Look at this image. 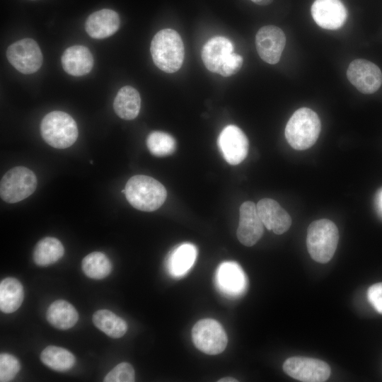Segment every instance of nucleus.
Wrapping results in <instances>:
<instances>
[{"label":"nucleus","instance_id":"f257e3e1","mask_svg":"<svg viewBox=\"0 0 382 382\" xmlns=\"http://www.w3.org/2000/svg\"><path fill=\"white\" fill-rule=\"evenodd\" d=\"M201 56L209 71L225 77L236 74L243 64V57L233 53L231 41L223 36L210 38L204 45Z\"/></svg>","mask_w":382,"mask_h":382},{"label":"nucleus","instance_id":"f03ea898","mask_svg":"<svg viewBox=\"0 0 382 382\" xmlns=\"http://www.w3.org/2000/svg\"><path fill=\"white\" fill-rule=\"evenodd\" d=\"M150 51L156 66L166 73L178 71L183 63V42L180 35L173 29L158 31L151 40Z\"/></svg>","mask_w":382,"mask_h":382},{"label":"nucleus","instance_id":"7ed1b4c3","mask_svg":"<svg viewBox=\"0 0 382 382\" xmlns=\"http://www.w3.org/2000/svg\"><path fill=\"white\" fill-rule=\"evenodd\" d=\"M125 189V195L129 203L143 212L158 209L167 197L166 190L160 182L144 175H136L130 178Z\"/></svg>","mask_w":382,"mask_h":382},{"label":"nucleus","instance_id":"20e7f679","mask_svg":"<svg viewBox=\"0 0 382 382\" xmlns=\"http://www.w3.org/2000/svg\"><path fill=\"white\" fill-rule=\"evenodd\" d=\"M321 129L320 120L311 109L301 108L296 110L286 123L285 137L296 150H305L317 141Z\"/></svg>","mask_w":382,"mask_h":382},{"label":"nucleus","instance_id":"39448f33","mask_svg":"<svg viewBox=\"0 0 382 382\" xmlns=\"http://www.w3.org/2000/svg\"><path fill=\"white\" fill-rule=\"evenodd\" d=\"M338 241L337 227L329 219L314 221L307 229V249L311 258L318 262L326 263L332 259Z\"/></svg>","mask_w":382,"mask_h":382},{"label":"nucleus","instance_id":"423d86ee","mask_svg":"<svg viewBox=\"0 0 382 382\" xmlns=\"http://www.w3.org/2000/svg\"><path fill=\"white\" fill-rule=\"evenodd\" d=\"M40 132L43 139L56 149L71 146L77 139L78 127L74 118L62 111H52L42 120Z\"/></svg>","mask_w":382,"mask_h":382},{"label":"nucleus","instance_id":"0eeeda50","mask_svg":"<svg viewBox=\"0 0 382 382\" xmlns=\"http://www.w3.org/2000/svg\"><path fill=\"white\" fill-rule=\"evenodd\" d=\"M35 174L24 166H16L2 177L0 182V195L8 203L21 202L31 195L37 187Z\"/></svg>","mask_w":382,"mask_h":382},{"label":"nucleus","instance_id":"6e6552de","mask_svg":"<svg viewBox=\"0 0 382 382\" xmlns=\"http://www.w3.org/2000/svg\"><path fill=\"white\" fill-rule=\"evenodd\" d=\"M192 338L199 350L209 355L221 353L228 343L224 329L218 321L212 318L197 321L192 328Z\"/></svg>","mask_w":382,"mask_h":382},{"label":"nucleus","instance_id":"1a4fd4ad","mask_svg":"<svg viewBox=\"0 0 382 382\" xmlns=\"http://www.w3.org/2000/svg\"><path fill=\"white\" fill-rule=\"evenodd\" d=\"M10 64L24 74H31L41 67L42 54L37 43L31 38H23L12 43L7 49Z\"/></svg>","mask_w":382,"mask_h":382},{"label":"nucleus","instance_id":"9d476101","mask_svg":"<svg viewBox=\"0 0 382 382\" xmlns=\"http://www.w3.org/2000/svg\"><path fill=\"white\" fill-rule=\"evenodd\" d=\"M284 371L303 382L325 381L330 375V367L325 361L313 358L291 357L283 364Z\"/></svg>","mask_w":382,"mask_h":382},{"label":"nucleus","instance_id":"9b49d317","mask_svg":"<svg viewBox=\"0 0 382 382\" xmlns=\"http://www.w3.org/2000/svg\"><path fill=\"white\" fill-rule=\"evenodd\" d=\"M347 77L359 91L364 94L375 93L382 84V72L379 67L363 59H354L349 64Z\"/></svg>","mask_w":382,"mask_h":382},{"label":"nucleus","instance_id":"f8f14e48","mask_svg":"<svg viewBox=\"0 0 382 382\" xmlns=\"http://www.w3.org/2000/svg\"><path fill=\"white\" fill-rule=\"evenodd\" d=\"M218 146L228 163L238 165L247 156L249 143L246 135L239 127L230 125L221 132Z\"/></svg>","mask_w":382,"mask_h":382},{"label":"nucleus","instance_id":"ddd939ff","mask_svg":"<svg viewBox=\"0 0 382 382\" xmlns=\"http://www.w3.org/2000/svg\"><path fill=\"white\" fill-rule=\"evenodd\" d=\"M286 44L283 30L275 25L262 27L255 36V45L260 58L270 64H277Z\"/></svg>","mask_w":382,"mask_h":382},{"label":"nucleus","instance_id":"4468645a","mask_svg":"<svg viewBox=\"0 0 382 382\" xmlns=\"http://www.w3.org/2000/svg\"><path fill=\"white\" fill-rule=\"evenodd\" d=\"M239 212L237 238L243 245L253 246L260 239L264 231L257 207L254 202L247 201L241 205Z\"/></svg>","mask_w":382,"mask_h":382},{"label":"nucleus","instance_id":"2eb2a0df","mask_svg":"<svg viewBox=\"0 0 382 382\" xmlns=\"http://www.w3.org/2000/svg\"><path fill=\"white\" fill-rule=\"evenodd\" d=\"M311 11L315 22L327 30L340 28L347 16V9L340 0H315Z\"/></svg>","mask_w":382,"mask_h":382},{"label":"nucleus","instance_id":"dca6fc26","mask_svg":"<svg viewBox=\"0 0 382 382\" xmlns=\"http://www.w3.org/2000/svg\"><path fill=\"white\" fill-rule=\"evenodd\" d=\"M256 207L264 226L268 230L278 235L289 230L291 218L277 201L264 198L257 202Z\"/></svg>","mask_w":382,"mask_h":382},{"label":"nucleus","instance_id":"f3484780","mask_svg":"<svg viewBox=\"0 0 382 382\" xmlns=\"http://www.w3.org/2000/svg\"><path fill=\"white\" fill-rule=\"evenodd\" d=\"M216 281L223 293L233 296L242 294L248 285L243 270L235 262L221 263L216 271Z\"/></svg>","mask_w":382,"mask_h":382},{"label":"nucleus","instance_id":"a211bd4d","mask_svg":"<svg viewBox=\"0 0 382 382\" xmlns=\"http://www.w3.org/2000/svg\"><path fill=\"white\" fill-rule=\"evenodd\" d=\"M120 25L118 13L112 9L103 8L93 12L88 17L85 29L90 37L103 39L115 33Z\"/></svg>","mask_w":382,"mask_h":382},{"label":"nucleus","instance_id":"6ab92c4d","mask_svg":"<svg viewBox=\"0 0 382 382\" xmlns=\"http://www.w3.org/2000/svg\"><path fill=\"white\" fill-rule=\"evenodd\" d=\"M64 70L74 76L88 74L93 66V57L90 50L83 45L68 47L61 58Z\"/></svg>","mask_w":382,"mask_h":382},{"label":"nucleus","instance_id":"aec40b11","mask_svg":"<svg viewBox=\"0 0 382 382\" xmlns=\"http://www.w3.org/2000/svg\"><path fill=\"white\" fill-rule=\"evenodd\" d=\"M141 107V98L137 89L130 86L121 88L113 103L115 113L122 119L131 120L137 117Z\"/></svg>","mask_w":382,"mask_h":382},{"label":"nucleus","instance_id":"412c9836","mask_svg":"<svg viewBox=\"0 0 382 382\" xmlns=\"http://www.w3.org/2000/svg\"><path fill=\"white\" fill-rule=\"evenodd\" d=\"M46 317L47 321L56 328L67 330L76 325L79 313L70 303L59 299L50 304Z\"/></svg>","mask_w":382,"mask_h":382},{"label":"nucleus","instance_id":"4be33fe9","mask_svg":"<svg viewBox=\"0 0 382 382\" xmlns=\"http://www.w3.org/2000/svg\"><path fill=\"white\" fill-rule=\"evenodd\" d=\"M24 299L21 283L16 278L6 277L0 283V309L5 313L18 310Z\"/></svg>","mask_w":382,"mask_h":382},{"label":"nucleus","instance_id":"5701e85b","mask_svg":"<svg viewBox=\"0 0 382 382\" xmlns=\"http://www.w3.org/2000/svg\"><path fill=\"white\" fill-rule=\"evenodd\" d=\"M196 257L197 248L193 244L186 243L178 245L169 257V272L174 277L183 276L192 267Z\"/></svg>","mask_w":382,"mask_h":382},{"label":"nucleus","instance_id":"b1692460","mask_svg":"<svg viewBox=\"0 0 382 382\" xmlns=\"http://www.w3.org/2000/svg\"><path fill=\"white\" fill-rule=\"evenodd\" d=\"M64 253V246L57 238L45 237L35 246L33 257L36 265L47 266L57 262Z\"/></svg>","mask_w":382,"mask_h":382},{"label":"nucleus","instance_id":"393cba45","mask_svg":"<svg viewBox=\"0 0 382 382\" xmlns=\"http://www.w3.org/2000/svg\"><path fill=\"white\" fill-rule=\"evenodd\" d=\"M95 326L112 338L122 337L127 330V323L112 311L100 309L93 316Z\"/></svg>","mask_w":382,"mask_h":382},{"label":"nucleus","instance_id":"a878e982","mask_svg":"<svg viewBox=\"0 0 382 382\" xmlns=\"http://www.w3.org/2000/svg\"><path fill=\"white\" fill-rule=\"evenodd\" d=\"M42 362L47 367L60 372L71 369L76 363L74 354L69 350L57 346H47L40 354Z\"/></svg>","mask_w":382,"mask_h":382},{"label":"nucleus","instance_id":"bb28decb","mask_svg":"<svg viewBox=\"0 0 382 382\" xmlns=\"http://www.w3.org/2000/svg\"><path fill=\"white\" fill-rule=\"evenodd\" d=\"M81 267L84 274L95 279H101L110 274L112 264L109 258L101 252H93L83 257Z\"/></svg>","mask_w":382,"mask_h":382},{"label":"nucleus","instance_id":"cd10ccee","mask_svg":"<svg viewBox=\"0 0 382 382\" xmlns=\"http://www.w3.org/2000/svg\"><path fill=\"white\" fill-rule=\"evenodd\" d=\"M146 146L152 155L163 157L175 152L176 141L170 134L166 132L154 131L146 138Z\"/></svg>","mask_w":382,"mask_h":382},{"label":"nucleus","instance_id":"c85d7f7f","mask_svg":"<svg viewBox=\"0 0 382 382\" xmlns=\"http://www.w3.org/2000/svg\"><path fill=\"white\" fill-rule=\"evenodd\" d=\"M21 369L18 359L8 353L0 354V381H11Z\"/></svg>","mask_w":382,"mask_h":382},{"label":"nucleus","instance_id":"c756f323","mask_svg":"<svg viewBox=\"0 0 382 382\" xmlns=\"http://www.w3.org/2000/svg\"><path fill=\"white\" fill-rule=\"evenodd\" d=\"M134 370L127 362H121L115 366L104 378L105 382H133Z\"/></svg>","mask_w":382,"mask_h":382},{"label":"nucleus","instance_id":"7c9ffc66","mask_svg":"<svg viewBox=\"0 0 382 382\" xmlns=\"http://www.w3.org/2000/svg\"><path fill=\"white\" fill-rule=\"evenodd\" d=\"M367 298L375 310L382 314V282L376 283L369 288Z\"/></svg>","mask_w":382,"mask_h":382},{"label":"nucleus","instance_id":"2f4dec72","mask_svg":"<svg viewBox=\"0 0 382 382\" xmlns=\"http://www.w3.org/2000/svg\"><path fill=\"white\" fill-rule=\"evenodd\" d=\"M250 1L256 4L265 6L272 3L273 0H250Z\"/></svg>","mask_w":382,"mask_h":382},{"label":"nucleus","instance_id":"473e14b6","mask_svg":"<svg viewBox=\"0 0 382 382\" xmlns=\"http://www.w3.org/2000/svg\"><path fill=\"white\" fill-rule=\"evenodd\" d=\"M218 381L219 382H237L238 380L232 377H224L218 380Z\"/></svg>","mask_w":382,"mask_h":382},{"label":"nucleus","instance_id":"72a5a7b5","mask_svg":"<svg viewBox=\"0 0 382 382\" xmlns=\"http://www.w3.org/2000/svg\"><path fill=\"white\" fill-rule=\"evenodd\" d=\"M380 202H381V209H382V192L381 194Z\"/></svg>","mask_w":382,"mask_h":382}]
</instances>
